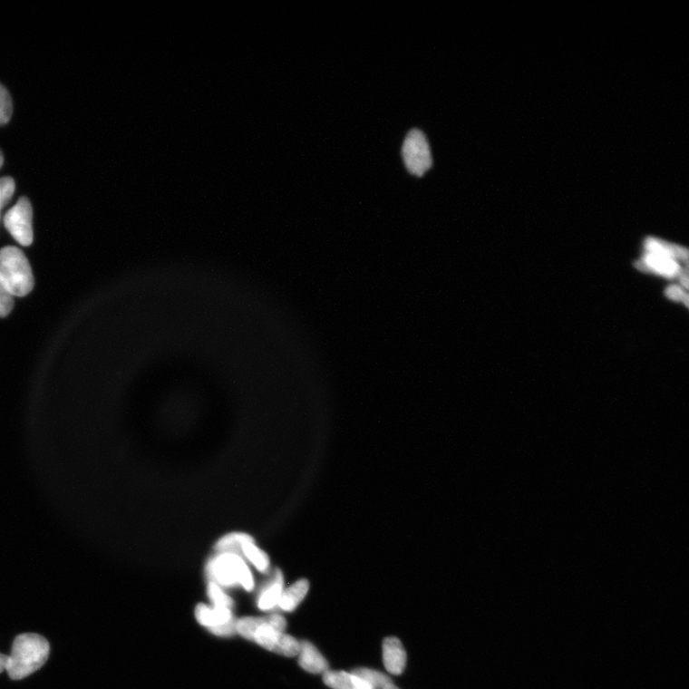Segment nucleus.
I'll return each instance as SVG.
<instances>
[{
  "label": "nucleus",
  "mask_w": 689,
  "mask_h": 689,
  "mask_svg": "<svg viewBox=\"0 0 689 689\" xmlns=\"http://www.w3.org/2000/svg\"><path fill=\"white\" fill-rule=\"evenodd\" d=\"M50 645L38 634H22L14 641L6 671L10 679L23 680L41 669L46 663Z\"/></svg>",
  "instance_id": "f257e3e1"
},
{
  "label": "nucleus",
  "mask_w": 689,
  "mask_h": 689,
  "mask_svg": "<svg viewBox=\"0 0 689 689\" xmlns=\"http://www.w3.org/2000/svg\"><path fill=\"white\" fill-rule=\"evenodd\" d=\"M0 282L14 297H24L33 290L31 266L20 248L7 247L0 250Z\"/></svg>",
  "instance_id": "f03ea898"
},
{
  "label": "nucleus",
  "mask_w": 689,
  "mask_h": 689,
  "mask_svg": "<svg viewBox=\"0 0 689 689\" xmlns=\"http://www.w3.org/2000/svg\"><path fill=\"white\" fill-rule=\"evenodd\" d=\"M207 574L212 579L211 582L232 587L240 584L247 591L254 588V578L243 558L232 554H221L215 558L209 567Z\"/></svg>",
  "instance_id": "7ed1b4c3"
},
{
  "label": "nucleus",
  "mask_w": 689,
  "mask_h": 689,
  "mask_svg": "<svg viewBox=\"0 0 689 689\" xmlns=\"http://www.w3.org/2000/svg\"><path fill=\"white\" fill-rule=\"evenodd\" d=\"M403 158L410 174L422 177L432 167L433 160L424 133L412 130L403 146Z\"/></svg>",
  "instance_id": "20e7f679"
},
{
  "label": "nucleus",
  "mask_w": 689,
  "mask_h": 689,
  "mask_svg": "<svg viewBox=\"0 0 689 689\" xmlns=\"http://www.w3.org/2000/svg\"><path fill=\"white\" fill-rule=\"evenodd\" d=\"M32 220V205L27 198H21L5 218L6 229L21 246L29 247L33 243Z\"/></svg>",
  "instance_id": "39448f33"
},
{
  "label": "nucleus",
  "mask_w": 689,
  "mask_h": 689,
  "mask_svg": "<svg viewBox=\"0 0 689 689\" xmlns=\"http://www.w3.org/2000/svg\"><path fill=\"white\" fill-rule=\"evenodd\" d=\"M253 641L258 645L286 657L297 656L300 651V643L292 636L272 628L269 625L258 627Z\"/></svg>",
  "instance_id": "423d86ee"
},
{
  "label": "nucleus",
  "mask_w": 689,
  "mask_h": 689,
  "mask_svg": "<svg viewBox=\"0 0 689 689\" xmlns=\"http://www.w3.org/2000/svg\"><path fill=\"white\" fill-rule=\"evenodd\" d=\"M269 625L272 628L285 632L286 628V620L281 615H271L264 617L247 616L237 620V633L246 639L253 641V636L256 630L264 626Z\"/></svg>",
  "instance_id": "0eeeda50"
},
{
  "label": "nucleus",
  "mask_w": 689,
  "mask_h": 689,
  "mask_svg": "<svg viewBox=\"0 0 689 689\" xmlns=\"http://www.w3.org/2000/svg\"><path fill=\"white\" fill-rule=\"evenodd\" d=\"M406 652L402 642L391 636L383 643V662L390 674L401 675L406 666Z\"/></svg>",
  "instance_id": "6e6552de"
},
{
  "label": "nucleus",
  "mask_w": 689,
  "mask_h": 689,
  "mask_svg": "<svg viewBox=\"0 0 689 689\" xmlns=\"http://www.w3.org/2000/svg\"><path fill=\"white\" fill-rule=\"evenodd\" d=\"M639 269L651 271L665 276V277H676L683 273L676 261L671 258L651 253H645L643 260L636 264Z\"/></svg>",
  "instance_id": "1a4fd4ad"
},
{
  "label": "nucleus",
  "mask_w": 689,
  "mask_h": 689,
  "mask_svg": "<svg viewBox=\"0 0 689 689\" xmlns=\"http://www.w3.org/2000/svg\"><path fill=\"white\" fill-rule=\"evenodd\" d=\"M298 655L300 666L309 674H320L329 670V663L313 644L301 642Z\"/></svg>",
  "instance_id": "9d476101"
},
{
  "label": "nucleus",
  "mask_w": 689,
  "mask_h": 689,
  "mask_svg": "<svg viewBox=\"0 0 689 689\" xmlns=\"http://www.w3.org/2000/svg\"><path fill=\"white\" fill-rule=\"evenodd\" d=\"M323 680L333 689H374L365 681L344 671L327 670L323 675Z\"/></svg>",
  "instance_id": "9b49d317"
},
{
  "label": "nucleus",
  "mask_w": 689,
  "mask_h": 689,
  "mask_svg": "<svg viewBox=\"0 0 689 689\" xmlns=\"http://www.w3.org/2000/svg\"><path fill=\"white\" fill-rule=\"evenodd\" d=\"M195 615L198 622L209 629L227 624L234 618L230 609L221 607L210 608L205 605H199Z\"/></svg>",
  "instance_id": "f8f14e48"
},
{
  "label": "nucleus",
  "mask_w": 689,
  "mask_h": 689,
  "mask_svg": "<svg viewBox=\"0 0 689 689\" xmlns=\"http://www.w3.org/2000/svg\"><path fill=\"white\" fill-rule=\"evenodd\" d=\"M308 590L309 582L306 579L296 582L283 592L278 607L285 612L295 611L307 595Z\"/></svg>",
  "instance_id": "ddd939ff"
},
{
  "label": "nucleus",
  "mask_w": 689,
  "mask_h": 689,
  "mask_svg": "<svg viewBox=\"0 0 689 689\" xmlns=\"http://www.w3.org/2000/svg\"><path fill=\"white\" fill-rule=\"evenodd\" d=\"M284 592V577L280 570L275 572L274 577L268 587L258 597L257 607L261 610H270L278 607V603Z\"/></svg>",
  "instance_id": "4468645a"
},
{
  "label": "nucleus",
  "mask_w": 689,
  "mask_h": 689,
  "mask_svg": "<svg viewBox=\"0 0 689 689\" xmlns=\"http://www.w3.org/2000/svg\"><path fill=\"white\" fill-rule=\"evenodd\" d=\"M645 250L646 253L661 255L674 261L680 260L686 263L688 258V251L685 248L653 238L646 239Z\"/></svg>",
  "instance_id": "2eb2a0df"
},
{
  "label": "nucleus",
  "mask_w": 689,
  "mask_h": 689,
  "mask_svg": "<svg viewBox=\"0 0 689 689\" xmlns=\"http://www.w3.org/2000/svg\"><path fill=\"white\" fill-rule=\"evenodd\" d=\"M254 542L249 534L233 532L220 539L216 545V549L221 551L222 554H232L239 557V554L243 553V547Z\"/></svg>",
  "instance_id": "dca6fc26"
},
{
  "label": "nucleus",
  "mask_w": 689,
  "mask_h": 689,
  "mask_svg": "<svg viewBox=\"0 0 689 689\" xmlns=\"http://www.w3.org/2000/svg\"><path fill=\"white\" fill-rule=\"evenodd\" d=\"M352 674L365 681L374 689H384L386 686L393 684V681L389 676L377 670L361 667L354 669Z\"/></svg>",
  "instance_id": "f3484780"
},
{
  "label": "nucleus",
  "mask_w": 689,
  "mask_h": 689,
  "mask_svg": "<svg viewBox=\"0 0 689 689\" xmlns=\"http://www.w3.org/2000/svg\"><path fill=\"white\" fill-rule=\"evenodd\" d=\"M243 554L262 573L268 571L270 561L267 555L254 543L246 544L243 547Z\"/></svg>",
  "instance_id": "a211bd4d"
},
{
  "label": "nucleus",
  "mask_w": 689,
  "mask_h": 689,
  "mask_svg": "<svg viewBox=\"0 0 689 689\" xmlns=\"http://www.w3.org/2000/svg\"><path fill=\"white\" fill-rule=\"evenodd\" d=\"M209 595L213 602L214 607H221L227 609H232L234 607V601L226 593H224L218 585L215 582H210L209 586Z\"/></svg>",
  "instance_id": "6ab92c4d"
},
{
  "label": "nucleus",
  "mask_w": 689,
  "mask_h": 689,
  "mask_svg": "<svg viewBox=\"0 0 689 689\" xmlns=\"http://www.w3.org/2000/svg\"><path fill=\"white\" fill-rule=\"evenodd\" d=\"M13 114V102L8 91L0 84V126L6 125Z\"/></svg>",
  "instance_id": "aec40b11"
},
{
  "label": "nucleus",
  "mask_w": 689,
  "mask_h": 689,
  "mask_svg": "<svg viewBox=\"0 0 689 689\" xmlns=\"http://www.w3.org/2000/svg\"><path fill=\"white\" fill-rule=\"evenodd\" d=\"M15 189V184L12 178L5 177L0 179V211L5 209L13 198Z\"/></svg>",
  "instance_id": "412c9836"
},
{
  "label": "nucleus",
  "mask_w": 689,
  "mask_h": 689,
  "mask_svg": "<svg viewBox=\"0 0 689 689\" xmlns=\"http://www.w3.org/2000/svg\"><path fill=\"white\" fill-rule=\"evenodd\" d=\"M14 307V296L11 292L0 282V318L7 317Z\"/></svg>",
  "instance_id": "4be33fe9"
},
{
  "label": "nucleus",
  "mask_w": 689,
  "mask_h": 689,
  "mask_svg": "<svg viewBox=\"0 0 689 689\" xmlns=\"http://www.w3.org/2000/svg\"><path fill=\"white\" fill-rule=\"evenodd\" d=\"M237 620L232 618L228 623L209 629V631L218 636H229L237 633Z\"/></svg>",
  "instance_id": "5701e85b"
},
{
  "label": "nucleus",
  "mask_w": 689,
  "mask_h": 689,
  "mask_svg": "<svg viewBox=\"0 0 689 689\" xmlns=\"http://www.w3.org/2000/svg\"><path fill=\"white\" fill-rule=\"evenodd\" d=\"M666 296L668 298L676 301H683L686 306H688V296L686 293L678 286H670L666 290Z\"/></svg>",
  "instance_id": "b1692460"
},
{
  "label": "nucleus",
  "mask_w": 689,
  "mask_h": 689,
  "mask_svg": "<svg viewBox=\"0 0 689 689\" xmlns=\"http://www.w3.org/2000/svg\"><path fill=\"white\" fill-rule=\"evenodd\" d=\"M7 663H8V656H6V655L0 653V674H3V672L6 670Z\"/></svg>",
  "instance_id": "393cba45"
},
{
  "label": "nucleus",
  "mask_w": 689,
  "mask_h": 689,
  "mask_svg": "<svg viewBox=\"0 0 689 689\" xmlns=\"http://www.w3.org/2000/svg\"><path fill=\"white\" fill-rule=\"evenodd\" d=\"M4 161H5L4 154H3L2 150H0V168L3 167Z\"/></svg>",
  "instance_id": "a878e982"
},
{
  "label": "nucleus",
  "mask_w": 689,
  "mask_h": 689,
  "mask_svg": "<svg viewBox=\"0 0 689 689\" xmlns=\"http://www.w3.org/2000/svg\"><path fill=\"white\" fill-rule=\"evenodd\" d=\"M384 689H400V688H399V687H396V686H395V685H393V684H390V685L386 686Z\"/></svg>",
  "instance_id": "bb28decb"
},
{
  "label": "nucleus",
  "mask_w": 689,
  "mask_h": 689,
  "mask_svg": "<svg viewBox=\"0 0 689 689\" xmlns=\"http://www.w3.org/2000/svg\"><path fill=\"white\" fill-rule=\"evenodd\" d=\"M0 218H2V215H0Z\"/></svg>",
  "instance_id": "cd10ccee"
}]
</instances>
